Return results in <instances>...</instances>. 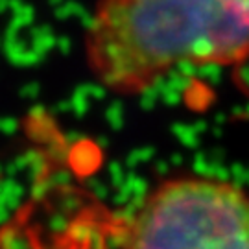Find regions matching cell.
Returning <instances> with one entry per match:
<instances>
[{
	"mask_svg": "<svg viewBox=\"0 0 249 249\" xmlns=\"http://www.w3.org/2000/svg\"><path fill=\"white\" fill-rule=\"evenodd\" d=\"M90 74L135 96L179 65L249 59V0H96L83 34Z\"/></svg>",
	"mask_w": 249,
	"mask_h": 249,
	"instance_id": "obj_1",
	"label": "cell"
},
{
	"mask_svg": "<svg viewBox=\"0 0 249 249\" xmlns=\"http://www.w3.org/2000/svg\"><path fill=\"white\" fill-rule=\"evenodd\" d=\"M120 249H249V190L203 176H172L144 196Z\"/></svg>",
	"mask_w": 249,
	"mask_h": 249,
	"instance_id": "obj_2",
	"label": "cell"
}]
</instances>
